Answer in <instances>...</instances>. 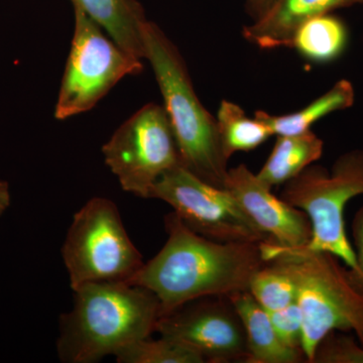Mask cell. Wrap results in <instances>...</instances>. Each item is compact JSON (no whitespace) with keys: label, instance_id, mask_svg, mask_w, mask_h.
<instances>
[{"label":"cell","instance_id":"2e32d148","mask_svg":"<svg viewBox=\"0 0 363 363\" xmlns=\"http://www.w3.org/2000/svg\"><path fill=\"white\" fill-rule=\"evenodd\" d=\"M354 88L348 80H340L330 90L311 104L292 113L274 116L255 111V117L264 121L274 135H296L311 130V126L332 112L350 108L354 104Z\"/></svg>","mask_w":363,"mask_h":363},{"label":"cell","instance_id":"7402d4cb","mask_svg":"<svg viewBox=\"0 0 363 363\" xmlns=\"http://www.w3.org/2000/svg\"><path fill=\"white\" fill-rule=\"evenodd\" d=\"M274 330L278 333L279 339L286 345L296 350H302L303 323L302 312L297 302L286 306L278 311L267 312Z\"/></svg>","mask_w":363,"mask_h":363},{"label":"cell","instance_id":"603a6c76","mask_svg":"<svg viewBox=\"0 0 363 363\" xmlns=\"http://www.w3.org/2000/svg\"><path fill=\"white\" fill-rule=\"evenodd\" d=\"M352 235L354 240L355 259H357L358 271L352 274V278L357 286L363 290V206L355 214L352 222Z\"/></svg>","mask_w":363,"mask_h":363},{"label":"cell","instance_id":"3957f363","mask_svg":"<svg viewBox=\"0 0 363 363\" xmlns=\"http://www.w3.org/2000/svg\"><path fill=\"white\" fill-rule=\"evenodd\" d=\"M262 257L292 279L302 312V350L314 362L318 346L331 332L353 331L363 346V290L332 253L259 243Z\"/></svg>","mask_w":363,"mask_h":363},{"label":"cell","instance_id":"9a60e30c","mask_svg":"<svg viewBox=\"0 0 363 363\" xmlns=\"http://www.w3.org/2000/svg\"><path fill=\"white\" fill-rule=\"evenodd\" d=\"M323 150V140L312 130L301 135H279L257 177L271 189L284 185L317 162Z\"/></svg>","mask_w":363,"mask_h":363},{"label":"cell","instance_id":"30bf717a","mask_svg":"<svg viewBox=\"0 0 363 363\" xmlns=\"http://www.w3.org/2000/svg\"><path fill=\"white\" fill-rule=\"evenodd\" d=\"M156 331L193 348L205 362L247 360L245 329L231 303L192 301L160 317Z\"/></svg>","mask_w":363,"mask_h":363},{"label":"cell","instance_id":"9c48e42d","mask_svg":"<svg viewBox=\"0 0 363 363\" xmlns=\"http://www.w3.org/2000/svg\"><path fill=\"white\" fill-rule=\"evenodd\" d=\"M150 198L166 202L186 226L209 240L245 243L271 240L228 190L201 180L182 164L162 176Z\"/></svg>","mask_w":363,"mask_h":363},{"label":"cell","instance_id":"5bb4252c","mask_svg":"<svg viewBox=\"0 0 363 363\" xmlns=\"http://www.w3.org/2000/svg\"><path fill=\"white\" fill-rule=\"evenodd\" d=\"M74 7L101 26L124 51L145 59L143 30L147 23L143 6L136 0H71Z\"/></svg>","mask_w":363,"mask_h":363},{"label":"cell","instance_id":"8992f818","mask_svg":"<svg viewBox=\"0 0 363 363\" xmlns=\"http://www.w3.org/2000/svg\"><path fill=\"white\" fill-rule=\"evenodd\" d=\"M72 290L90 283H128L143 266L111 200L95 197L76 212L62 247Z\"/></svg>","mask_w":363,"mask_h":363},{"label":"cell","instance_id":"277c9868","mask_svg":"<svg viewBox=\"0 0 363 363\" xmlns=\"http://www.w3.org/2000/svg\"><path fill=\"white\" fill-rule=\"evenodd\" d=\"M143 42L145 59L152 67L164 97L181 164L201 180L225 189L228 160L222 150L216 117L196 94L183 57L152 21L145 23Z\"/></svg>","mask_w":363,"mask_h":363},{"label":"cell","instance_id":"ac0fdd59","mask_svg":"<svg viewBox=\"0 0 363 363\" xmlns=\"http://www.w3.org/2000/svg\"><path fill=\"white\" fill-rule=\"evenodd\" d=\"M222 150L227 160L238 152H250L267 142L272 135L264 121L247 116L240 105L223 100L216 116Z\"/></svg>","mask_w":363,"mask_h":363},{"label":"cell","instance_id":"ffe728a7","mask_svg":"<svg viewBox=\"0 0 363 363\" xmlns=\"http://www.w3.org/2000/svg\"><path fill=\"white\" fill-rule=\"evenodd\" d=\"M248 292L267 312L278 311L297 302L292 279L269 262L253 274Z\"/></svg>","mask_w":363,"mask_h":363},{"label":"cell","instance_id":"5b68a950","mask_svg":"<svg viewBox=\"0 0 363 363\" xmlns=\"http://www.w3.org/2000/svg\"><path fill=\"white\" fill-rule=\"evenodd\" d=\"M363 194V150H353L338 157L329 173L311 164L284 184L281 198L304 211L311 222L308 250L332 253L358 271L354 250L344 225V210L353 198Z\"/></svg>","mask_w":363,"mask_h":363},{"label":"cell","instance_id":"e0dca14e","mask_svg":"<svg viewBox=\"0 0 363 363\" xmlns=\"http://www.w3.org/2000/svg\"><path fill=\"white\" fill-rule=\"evenodd\" d=\"M343 21L330 13L315 16L298 26L290 48L309 61L326 63L338 58L347 44Z\"/></svg>","mask_w":363,"mask_h":363},{"label":"cell","instance_id":"ba28073f","mask_svg":"<svg viewBox=\"0 0 363 363\" xmlns=\"http://www.w3.org/2000/svg\"><path fill=\"white\" fill-rule=\"evenodd\" d=\"M102 152L123 190L145 199L162 175L181 164L168 113L156 104L121 124Z\"/></svg>","mask_w":363,"mask_h":363},{"label":"cell","instance_id":"52a82bcc","mask_svg":"<svg viewBox=\"0 0 363 363\" xmlns=\"http://www.w3.org/2000/svg\"><path fill=\"white\" fill-rule=\"evenodd\" d=\"M75 9V32L56 104L57 119L90 111L114 85L143 71L136 58L104 35L101 26Z\"/></svg>","mask_w":363,"mask_h":363},{"label":"cell","instance_id":"7a4b0ae2","mask_svg":"<svg viewBox=\"0 0 363 363\" xmlns=\"http://www.w3.org/2000/svg\"><path fill=\"white\" fill-rule=\"evenodd\" d=\"M73 291V308L60 318L62 362L95 363L156 331L161 306L143 286L90 283Z\"/></svg>","mask_w":363,"mask_h":363},{"label":"cell","instance_id":"cb8c5ba5","mask_svg":"<svg viewBox=\"0 0 363 363\" xmlns=\"http://www.w3.org/2000/svg\"><path fill=\"white\" fill-rule=\"evenodd\" d=\"M276 2L277 0H245L247 13L253 21L264 16Z\"/></svg>","mask_w":363,"mask_h":363},{"label":"cell","instance_id":"6da1fadb","mask_svg":"<svg viewBox=\"0 0 363 363\" xmlns=\"http://www.w3.org/2000/svg\"><path fill=\"white\" fill-rule=\"evenodd\" d=\"M168 240L128 281L155 294L161 316L208 297L248 291L253 274L267 264L259 243L220 242L191 230L173 212L164 217Z\"/></svg>","mask_w":363,"mask_h":363},{"label":"cell","instance_id":"8fae6325","mask_svg":"<svg viewBox=\"0 0 363 363\" xmlns=\"http://www.w3.org/2000/svg\"><path fill=\"white\" fill-rule=\"evenodd\" d=\"M225 189L272 242L290 248L309 242L312 227L307 214L272 194L245 164L228 169Z\"/></svg>","mask_w":363,"mask_h":363},{"label":"cell","instance_id":"44dd1931","mask_svg":"<svg viewBox=\"0 0 363 363\" xmlns=\"http://www.w3.org/2000/svg\"><path fill=\"white\" fill-rule=\"evenodd\" d=\"M363 363V346L331 332L318 346L313 363Z\"/></svg>","mask_w":363,"mask_h":363},{"label":"cell","instance_id":"d4e9b609","mask_svg":"<svg viewBox=\"0 0 363 363\" xmlns=\"http://www.w3.org/2000/svg\"><path fill=\"white\" fill-rule=\"evenodd\" d=\"M11 206V192L9 183L0 181V216Z\"/></svg>","mask_w":363,"mask_h":363},{"label":"cell","instance_id":"d6986e66","mask_svg":"<svg viewBox=\"0 0 363 363\" xmlns=\"http://www.w3.org/2000/svg\"><path fill=\"white\" fill-rule=\"evenodd\" d=\"M118 363H202L204 358L197 351L169 337L157 340L140 339L117 351Z\"/></svg>","mask_w":363,"mask_h":363},{"label":"cell","instance_id":"4fadbf2b","mask_svg":"<svg viewBox=\"0 0 363 363\" xmlns=\"http://www.w3.org/2000/svg\"><path fill=\"white\" fill-rule=\"evenodd\" d=\"M228 298L245 329L247 362L298 363L306 358L302 350L290 347L279 339L269 313L248 291L233 294Z\"/></svg>","mask_w":363,"mask_h":363},{"label":"cell","instance_id":"7c38bea8","mask_svg":"<svg viewBox=\"0 0 363 363\" xmlns=\"http://www.w3.org/2000/svg\"><path fill=\"white\" fill-rule=\"evenodd\" d=\"M355 4L363 0H277L259 20L243 28L242 35L259 49L290 48L294 33L306 21Z\"/></svg>","mask_w":363,"mask_h":363}]
</instances>
